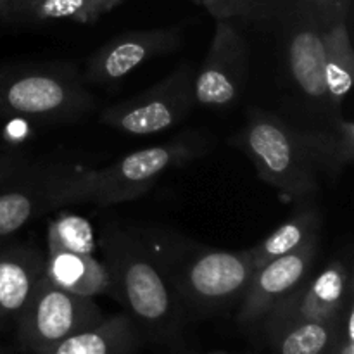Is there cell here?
Segmentation results:
<instances>
[{
	"mask_svg": "<svg viewBox=\"0 0 354 354\" xmlns=\"http://www.w3.org/2000/svg\"><path fill=\"white\" fill-rule=\"evenodd\" d=\"M180 304L211 313L241 299L251 280L249 251H218L171 235L145 239Z\"/></svg>",
	"mask_w": 354,
	"mask_h": 354,
	"instance_id": "6da1fadb",
	"label": "cell"
},
{
	"mask_svg": "<svg viewBox=\"0 0 354 354\" xmlns=\"http://www.w3.org/2000/svg\"><path fill=\"white\" fill-rule=\"evenodd\" d=\"M93 107L95 97L73 62H0V118L68 124Z\"/></svg>",
	"mask_w": 354,
	"mask_h": 354,
	"instance_id": "7a4b0ae2",
	"label": "cell"
},
{
	"mask_svg": "<svg viewBox=\"0 0 354 354\" xmlns=\"http://www.w3.org/2000/svg\"><path fill=\"white\" fill-rule=\"evenodd\" d=\"M102 245L111 296L149 332L161 337L171 334L178 327L182 304L145 239L124 228H107Z\"/></svg>",
	"mask_w": 354,
	"mask_h": 354,
	"instance_id": "3957f363",
	"label": "cell"
},
{
	"mask_svg": "<svg viewBox=\"0 0 354 354\" xmlns=\"http://www.w3.org/2000/svg\"><path fill=\"white\" fill-rule=\"evenodd\" d=\"M213 149V138L189 130L159 145L130 152L100 169L78 168L69 189V204L114 206L138 199L165 173L190 165Z\"/></svg>",
	"mask_w": 354,
	"mask_h": 354,
	"instance_id": "277c9868",
	"label": "cell"
},
{
	"mask_svg": "<svg viewBox=\"0 0 354 354\" xmlns=\"http://www.w3.org/2000/svg\"><path fill=\"white\" fill-rule=\"evenodd\" d=\"M230 142L251 159L259 178L286 199L306 203L320 190L322 176L304 149L297 127L283 118L251 107L244 127Z\"/></svg>",
	"mask_w": 354,
	"mask_h": 354,
	"instance_id": "5b68a950",
	"label": "cell"
},
{
	"mask_svg": "<svg viewBox=\"0 0 354 354\" xmlns=\"http://www.w3.org/2000/svg\"><path fill=\"white\" fill-rule=\"evenodd\" d=\"M280 30L286 75L301 102L324 123L337 118L328 102L324 69V26L311 9L297 0H280L270 17Z\"/></svg>",
	"mask_w": 354,
	"mask_h": 354,
	"instance_id": "8992f818",
	"label": "cell"
},
{
	"mask_svg": "<svg viewBox=\"0 0 354 354\" xmlns=\"http://www.w3.org/2000/svg\"><path fill=\"white\" fill-rule=\"evenodd\" d=\"M194 76L192 64L182 62L151 88L106 107L100 113V121L121 133L137 137L171 130L196 107Z\"/></svg>",
	"mask_w": 354,
	"mask_h": 354,
	"instance_id": "52a82bcc",
	"label": "cell"
},
{
	"mask_svg": "<svg viewBox=\"0 0 354 354\" xmlns=\"http://www.w3.org/2000/svg\"><path fill=\"white\" fill-rule=\"evenodd\" d=\"M78 166L28 161L0 183V241L57 207L69 204Z\"/></svg>",
	"mask_w": 354,
	"mask_h": 354,
	"instance_id": "ba28073f",
	"label": "cell"
},
{
	"mask_svg": "<svg viewBox=\"0 0 354 354\" xmlns=\"http://www.w3.org/2000/svg\"><path fill=\"white\" fill-rule=\"evenodd\" d=\"M102 318V310L93 297L68 292L41 275L33 296L16 322L17 339L23 348L35 354L93 327Z\"/></svg>",
	"mask_w": 354,
	"mask_h": 354,
	"instance_id": "9c48e42d",
	"label": "cell"
},
{
	"mask_svg": "<svg viewBox=\"0 0 354 354\" xmlns=\"http://www.w3.org/2000/svg\"><path fill=\"white\" fill-rule=\"evenodd\" d=\"M249 45L237 19H216L213 40L194 76L196 106L227 109L237 104L248 85Z\"/></svg>",
	"mask_w": 354,
	"mask_h": 354,
	"instance_id": "30bf717a",
	"label": "cell"
},
{
	"mask_svg": "<svg viewBox=\"0 0 354 354\" xmlns=\"http://www.w3.org/2000/svg\"><path fill=\"white\" fill-rule=\"evenodd\" d=\"M183 41L180 26L128 31L97 48L86 61L82 78L85 85H113L151 59L178 50Z\"/></svg>",
	"mask_w": 354,
	"mask_h": 354,
	"instance_id": "8fae6325",
	"label": "cell"
},
{
	"mask_svg": "<svg viewBox=\"0 0 354 354\" xmlns=\"http://www.w3.org/2000/svg\"><path fill=\"white\" fill-rule=\"evenodd\" d=\"M353 299V275L344 259H334L318 275L308 277L265 317L266 328L287 322L335 320Z\"/></svg>",
	"mask_w": 354,
	"mask_h": 354,
	"instance_id": "7c38bea8",
	"label": "cell"
},
{
	"mask_svg": "<svg viewBox=\"0 0 354 354\" xmlns=\"http://www.w3.org/2000/svg\"><path fill=\"white\" fill-rule=\"evenodd\" d=\"M318 237L315 235L296 251L254 270L242 296L239 324L252 325L263 320L283 297L297 289L310 277L317 261Z\"/></svg>",
	"mask_w": 354,
	"mask_h": 354,
	"instance_id": "4fadbf2b",
	"label": "cell"
},
{
	"mask_svg": "<svg viewBox=\"0 0 354 354\" xmlns=\"http://www.w3.org/2000/svg\"><path fill=\"white\" fill-rule=\"evenodd\" d=\"M45 256L30 244H0V328L17 322L44 275Z\"/></svg>",
	"mask_w": 354,
	"mask_h": 354,
	"instance_id": "5bb4252c",
	"label": "cell"
},
{
	"mask_svg": "<svg viewBox=\"0 0 354 354\" xmlns=\"http://www.w3.org/2000/svg\"><path fill=\"white\" fill-rule=\"evenodd\" d=\"M304 149L318 175L339 178L354 161V124L337 116L317 127H297Z\"/></svg>",
	"mask_w": 354,
	"mask_h": 354,
	"instance_id": "9a60e30c",
	"label": "cell"
},
{
	"mask_svg": "<svg viewBox=\"0 0 354 354\" xmlns=\"http://www.w3.org/2000/svg\"><path fill=\"white\" fill-rule=\"evenodd\" d=\"M44 275L61 289L83 297L111 296V277L106 263L93 254L47 251Z\"/></svg>",
	"mask_w": 354,
	"mask_h": 354,
	"instance_id": "2e32d148",
	"label": "cell"
},
{
	"mask_svg": "<svg viewBox=\"0 0 354 354\" xmlns=\"http://www.w3.org/2000/svg\"><path fill=\"white\" fill-rule=\"evenodd\" d=\"M135 342L137 325L133 318L130 315H114L35 354H128Z\"/></svg>",
	"mask_w": 354,
	"mask_h": 354,
	"instance_id": "e0dca14e",
	"label": "cell"
},
{
	"mask_svg": "<svg viewBox=\"0 0 354 354\" xmlns=\"http://www.w3.org/2000/svg\"><path fill=\"white\" fill-rule=\"evenodd\" d=\"M324 69L328 102L335 116H342V106L351 93L354 80V50L349 37L348 17L324 28Z\"/></svg>",
	"mask_w": 354,
	"mask_h": 354,
	"instance_id": "ac0fdd59",
	"label": "cell"
},
{
	"mask_svg": "<svg viewBox=\"0 0 354 354\" xmlns=\"http://www.w3.org/2000/svg\"><path fill=\"white\" fill-rule=\"evenodd\" d=\"M315 235H320V213L310 203H304L289 220L283 221L268 237L248 249L252 268L258 270L280 256L296 251Z\"/></svg>",
	"mask_w": 354,
	"mask_h": 354,
	"instance_id": "d6986e66",
	"label": "cell"
},
{
	"mask_svg": "<svg viewBox=\"0 0 354 354\" xmlns=\"http://www.w3.org/2000/svg\"><path fill=\"white\" fill-rule=\"evenodd\" d=\"M268 332L277 354H330L341 337V317L287 322L270 327Z\"/></svg>",
	"mask_w": 354,
	"mask_h": 354,
	"instance_id": "ffe728a7",
	"label": "cell"
},
{
	"mask_svg": "<svg viewBox=\"0 0 354 354\" xmlns=\"http://www.w3.org/2000/svg\"><path fill=\"white\" fill-rule=\"evenodd\" d=\"M123 0H26L14 7L12 23L41 24L50 21L95 23L100 16L116 9Z\"/></svg>",
	"mask_w": 354,
	"mask_h": 354,
	"instance_id": "44dd1931",
	"label": "cell"
},
{
	"mask_svg": "<svg viewBox=\"0 0 354 354\" xmlns=\"http://www.w3.org/2000/svg\"><path fill=\"white\" fill-rule=\"evenodd\" d=\"M95 237L93 228L78 214L62 213L48 223L47 251H73L93 254Z\"/></svg>",
	"mask_w": 354,
	"mask_h": 354,
	"instance_id": "7402d4cb",
	"label": "cell"
},
{
	"mask_svg": "<svg viewBox=\"0 0 354 354\" xmlns=\"http://www.w3.org/2000/svg\"><path fill=\"white\" fill-rule=\"evenodd\" d=\"M280 0H204L203 6L214 19L270 21Z\"/></svg>",
	"mask_w": 354,
	"mask_h": 354,
	"instance_id": "603a6c76",
	"label": "cell"
},
{
	"mask_svg": "<svg viewBox=\"0 0 354 354\" xmlns=\"http://www.w3.org/2000/svg\"><path fill=\"white\" fill-rule=\"evenodd\" d=\"M297 2L311 9V12L317 16L324 28L341 17H349V10H351V0H297Z\"/></svg>",
	"mask_w": 354,
	"mask_h": 354,
	"instance_id": "cb8c5ba5",
	"label": "cell"
},
{
	"mask_svg": "<svg viewBox=\"0 0 354 354\" xmlns=\"http://www.w3.org/2000/svg\"><path fill=\"white\" fill-rule=\"evenodd\" d=\"M30 161L23 149L10 144H0V183L6 182L9 176Z\"/></svg>",
	"mask_w": 354,
	"mask_h": 354,
	"instance_id": "d4e9b609",
	"label": "cell"
},
{
	"mask_svg": "<svg viewBox=\"0 0 354 354\" xmlns=\"http://www.w3.org/2000/svg\"><path fill=\"white\" fill-rule=\"evenodd\" d=\"M330 354H354V335L342 332L341 327V337L337 339Z\"/></svg>",
	"mask_w": 354,
	"mask_h": 354,
	"instance_id": "484cf974",
	"label": "cell"
},
{
	"mask_svg": "<svg viewBox=\"0 0 354 354\" xmlns=\"http://www.w3.org/2000/svg\"><path fill=\"white\" fill-rule=\"evenodd\" d=\"M14 0H0V23H12Z\"/></svg>",
	"mask_w": 354,
	"mask_h": 354,
	"instance_id": "4316f807",
	"label": "cell"
},
{
	"mask_svg": "<svg viewBox=\"0 0 354 354\" xmlns=\"http://www.w3.org/2000/svg\"><path fill=\"white\" fill-rule=\"evenodd\" d=\"M21 2H26V0H14V7H16L17 3H21Z\"/></svg>",
	"mask_w": 354,
	"mask_h": 354,
	"instance_id": "83f0119b",
	"label": "cell"
},
{
	"mask_svg": "<svg viewBox=\"0 0 354 354\" xmlns=\"http://www.w3.org/2000/svg\"><path fill=\"white\" fill-rule=\"evenodd\" d=\"M209 354H227V353H223V351H218V353H209Z\"/></svg>",
	"mask_w": 354,
	"mask_h": 354,
	"instance_id": "f1b7e54d",
	"label": "cell"
},
{
	"mask_svg": "<svg viewBox=\"0 0 354 354\" xmlns=\"http://www.w3.org/2000/svg\"><path fill=\"white\" fill-rule=\"evenodd\" d=\"M194 2H197V3H203L204 0H194Z\"/></svg>",
	"mask_w": 354,
	"mask_h": 354,
	"instance_id": "f546056e",
	"label": "cell"
}]
</instances>
